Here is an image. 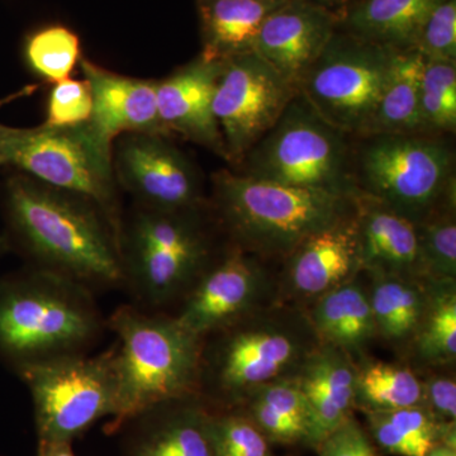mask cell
Returning a JSON list of instances; mask_svg holds the SVG:
<instances>
[{"label": "cell", "mask_w": 456, "mask_h": 456, "mask_svg": "<svg viewBox=\"0 0 456 456\" xmlns=\"http://www.w3.org/2000/svg\"><path fill=\"white\" fill-rule=\"evenodd\" d=\"M9 240L32 266L94 289L123 285L119 241L92 200L14 171L0 191Z\"/></svg>", "instance_id": "obj_1"}, {"label": "cell", "mask_w": 456, "mask_h": 456, "mask_svg": "<svg viewBox=\"0 0 456 456\" xmlns=\"http://www.w3.org/2000/svg\"><path fill=\"white\" fill-rule=\"evenodd\" d=\"M320 344L305 310L260 308L203 338L200 398L212 410L237 408L264 384L296 377Z\"/></svg>", "instance_id": "obj_2"}, {"label": "cell", "mask_w": 456, "mask_h": 456, "mask_svg": "<svg viewBox=\"0 0 456 456\" xmlns=\"http://www.w3.org/2000/svg\"><path fill=\"white\" fill-rule=\"evenodd\" d=\"M107 326L118 338L113 346L116 407L108 434L165 402L200 395L203 338L175 314L122 305Z\"/></svg>", "instance_id": "obj_3"}, {"label": "cell", "mask_w": 456, "mask_h": 456, "mask_svg": "<svg viewBox=\"0 0 456 456\" xmlns=\"http://www.w3.org/2000/svg\"><path fill=\"white\" fill-rule=\"evenodd\" d=\"M208 206L227 244L261 260L278 261L314 233L355 212L354 198L287 187L232 169L211 176Z\"/></svg>", "instance_id": "obj_4"}, {"label": "cell", "mask_w": 456, "mask_h": 456, "mask_svg": "<svg viewBox=\"0 0 456 456\" xmlns=\"http://www.w3.org/2000/svg\"><path fill=\"white\" fill-rule=\"evenodd\" d=\"M103 320L93 290L47 270L0 278V360L14 371L86 354Z\"/></svg>", "instance_id": "obj_5"}, {"label": "cell", "mask_w": 456, "mask_h": 456, "mask_svg": "<svg viewBox=\"0 0 456 456\" xmlns=\"http://www.w3.org/2000/svg\"><path fill=\"white\" fill-rule=\"evenodd\" d=\"M215 224L209 206L183 211L136 206L122 221L123 285L137 307L164 312L182 303L224 248H216Z\"/></svg>", "instance_id": "obj_6"}, {"label": "cell", "mask_w": 456, "mask_h": 456, "mask_svg": "<svg viewBox=\"0 0 456 456\" xmlns=\"http://www.w3.org/2000/svg\"><path fill=\"white\" fill-rule=\"evenodd\" d=\"M353 140L358 193L379 200L413 224L456 194L452 137L382 134Z\"/></svg>", "instance_id": "obj_7"}, {"label": "cell", "mask_w": 456, "mask_h": 456, "mask_svg": "<svg viewBox=\"0 0 456 456\" xmlns=\"http://www.w3.org/2000/svg\"><path fill=\"white\" fill-rule=\"evenodd\" d=\"M113 146L90 122L32 128L0 125V167L92 200L119 241L122 212L113 170Z\"/></svg>", "instance_id": "obj_8"}, {"label": "cell", "mask_w": 456, "mask_h": 456, "mask_svg": "<svg viewBox=\"0 0 456 456\" xmlns=\"http://www.w3.org/2000/svg\"><path fill=\"white\" fill-rule=\"evenodd\" d=\"M231 169L287 187L347 198L358 194L353 140L314 112L299 93L241 163Z\"/></svg>", "instance_id": "obj_9"}, {"label": "cell", "mask_w": 456, "mask_h": 456, "mask_svg": "<svg viewBox=\"0 0 456 456\" xmlns=\"http://www.w3.org/2000/svg\"><path fill=\"white\" fill-rule=\"evenodd\" d=\"M31 393L38 445L73 444L116 407L114 350L61 356L17 371Z\"/></svg>", "instance_id": "obj_10"}, {"label": "cell", "mask_w": 456, "mask_h": 456, "mask_svg": "<svg viewBox=\"0 0 456 456\" xmlns=\"http://www.w3.org/2000/svg\"><path fill=\"white\" fill-rule=\"evenodd\" d=\"M395 51L338 28L298 84V93L351 139L367 134L391 74Z\"/></svg>", "instance_id": "obj_11"}, {"label": "cell", "mask_w": 456, "mask_h": 456, "mask_svg": "<svg viewBox=\"0 0 456 456\" xmlns=\"http://www.w3.org/2000/svg\"><path fill=\"white\" fill-rule=\"evenodd\" d=\"M298 90L256 53L222 62L213 99L231 167L277 123Z\"/></svg>", "instance_id": "obj_12"}, {"label": "cell", "mask_w": 456, "mask_h": 456, "mask_svg": "<svg viewBox=\"0 0 456 456\" xmlns=\"http://www.w3.org/2000/svg\"><path fill=\"white\" fill-rule=\"evenodd\" d=\"M277 273L269 263L232 245L213 261L180 303V322L200 338L274 305Z\"/></svg>", "instance_id": "obj_13"}, {"label": "cell", "mask_w": 456, "mask_h": 456, "mask_svg": "<svg viewBox=\"0 0 456 456\" xmlns=\"http://www.w3.org/2000/svg\"><path fill=\"white\" fill-rule=\"evenodd\" d=\"M113 145L117 183L136 206L159 211H183L208 206L196 165L169 137L126 134Z\"/></svg>", "instance_id": "obj_14"}, {"label": "cell", "mask_w": 456, "mask_h": 456, "mask_svg": "<svg viewBox=\"0 0 456 456\" xmlns=\"http://www.w3.org/2000/svg\"><path fill=\"white\" fill-rule=\"evenodd\" d=\"M277 272V305L310 307L335 288L362 274L355 212L296 246Z\"/></svg>", "instance_id": "obj_15"}, {"label": "cell", "mask_w": 456, "mask_h": 456, "mask_svg": "<svg viewBox=\"0 0 456 456\" xmlns=\"http://www.w3.org/2000/svg\"><path fill=\"white\" fill-rule=\"evenodd\" d=\"M222 62L198 55L173 74L158 80V112L167 134L215 152L226 160V150L213 112V99L220 79Z\"/></svg>", "instance_id": "obj_16"}, {"label": "cell", "mask_w": 456, "mask_h": 456, "mask_svg": "<svg viewBox=\"0 0 456 456\" xmlns=\"http://www.w3.org/2000/svg\"><path fill=\"white\" fill-rule=\"evenodd\" d=\"M338 28V20L308 0H285L263 27L254 53L298 90L303 75Z\"/></svg>", "instance_id": "obj_17"}, {"label": "cell", "mask_w": 456, "mask_h": 456, "mask_svg": "<svg viewBox=\"0 0 456 456\" xmlns=\"http://www.w3.org/2000/svg\"><path fill=\"white\" fill-rule=\"evenodd\" d=\"M93 97L90 125L107 143L126 134L170 137L160 121L156 101L158 80L137 79L112 73L86 57L79 61Z\"/></svg>", "instance_id": "obj_18"}, {"label": "cell", "mask_w": 456, "mask_h": 456, "mask_svg": "<svg viewBox=\"0 0 456 456\" xmlns=\"http://www.w3.org/2000/svg\"><path fill=\"white\" fill-rule=\"evenodd\" d=\"M354 204L362 273L428 279L416 224L365 194Z\"/></svg>", "instance_id": "obj_19"}, {"label": "cell", "mask_w": 456, "mask_h": 456, "mask_svg": "<svg viewBox=\"0 0 456 456\" xmlns=\"http://www.w3.org/2000/svg\"><path fill=\"white\" fill-rule=\"evenodd\" d=\"M211 407L200 395L165 402L134 419L126 456H215ZM131 422V424H132Z\"/></svg>", "instance_id": "obj_20"}, {"label": "cell", "mask_w": 456, "mask_h": 456, "mask_svg": "<svg viewBox=\"0 0 456 456\" xmlns=\"http://www.w3.org/2000/svg\"><path fill=\"white\" fill-rule=\"evenodd\" d=\"M294 379L314 412L318 445L354 416L356 362L338 347L320 344Z\"/></svg>", "instance_id": "obj_21"}, {"label": "cell", "mask_w": 456, "mask_h": 456, "mask_svg": "<svg viewBox=\"0 0 456 456\" xmlns=\"http://www.w3.org/2000/svg\"><path fill=\"white\" fill-rule=\"evenodd\" d=\"M367 275V290L378 340L386 342L398 360L403 362L428 311L434 281L382 273H368Z\"/></svg>", "instance_id": "obj_22"}, {"label": "cell", "mask_w": 456, "mask_h": 456, "mask_svg": "<svg viewBox=\"0 0 456 456\" xmlns=\"http://www.w3.org/2000/svg\"><path fill=\"white\" fill-rule=\"evenodd\" d=\"M285 0H197L202 51L209 61L224 62L255 51L266 18Z\"/></svg>", "instance_id": "obj_23"}, {"label": "cell", "mask_w": 456, "mask_h": 456, "mask_svg": "<svg viewBox=\"0 0 456 456\" xmlns=\"http://www.w3.org/2000/svg\"><path fill=\"white\" fill-rule=\"evenodd\" d=\"M359 277L335 288L305 310L321 344L344 350L355 362L367 356L378 340L367 287Z\"/></svg>", "instance_id": "obj_24"}, {"label": "cell", "mask_w": 456, "mask_h": 456, "mask_svg": "<svg viewBox=\"0 0 456 456\" xmlns=\"http://www.w3.org/2000/svg\"><path fill=\"white\" fill-rule=\"evenodd\" d=\"M237 410L244 412L272 444L317 446L314 412L294 378L264 384Z\"/></svg>", "instance_id": "obj_25"}, {"label": "cell", "mask_w": 456, "mask_h": 456, "mask_svg": "<svg viewBox=\"0 0 456 456\" xmlns=\"http://www.w3.org/2000/svg\"><path fill=\"white\" fill-rule=\"evenodd\" d=\"M443 0H355L338 28L392 51L415 50L422 26Z\"/></svg>", "instance_id": "obj_26"}, {"label": "cell", "mask_w": 456, "mask_h": 456, "mask_svg": "<svg viewBox=\"0 0 456 456\" xmlns=\"http://www.w3.org/2000/svg\"><path fill=\"white\" fill-rule=\"evenodd\" d=\"M368 434L386 454L425 456L437 444L456 436V422L440 424L425 407L364 413Z\"/></svg>", "instance_id": "obj_27"}, {"label": "cell", "mask_w": 456, "mask_h": 456, "mask_svg": "<svg viewBox=\"0 0 456 456\" xmlns=\"http://www.w3.org/2000/svg\"><path fill=\"white\" fill-rule=\"evenodd\" d=\"M424 62L415 50L395 51L391 74L364 136L421 134L419 89Z\"/></svg>", "instance_id": "obj_28"}, {"label": "cell", "mask_w": 456, "mask_h": 456, "mask_svg": "<svg viewBox=\"0 0 456 456\" xmlns=\"http://www.w3.org/2000/svg\"><path fill=\"white\" fill-rule=\"evenodd\" d=\"M425 407L419 374L407 362L362 356L356 362L355 410L362 413Z\"/></svg>", "instance_id": "obj_29"}, {"label": "cell", "mask_w": 456, "mask_h": 456, "mask_svg": "<svg viewBox=\"0 0 456 456\" xmlns=\"http://www.w3.org/2000/svg\"><path fill=\"white\" fill-rule=\"evenodd\" d=\"M417 373L456 364V281H434L430 303L403 360Z\"/></svg>", "instance_id": "obj_30"}, {"label": "cell", "mask_w": 456, "mask_h": 456, "mask_svg": "<svg viewBox=\"0 0 456 456\" xmlns=\"http://www.w3.org/2000/svg\"><path fill=\"white\" fill-rule=\"evenodd\" d=\"M421 134L454 136L456 61L425 60L419 89Z\"/></svg>", "instance_id": "obj_31"}, {"label": "cell", "mask_w": 456, "mask_h": 456, "mask_svg": "<svg viewBox=\"0 0 456 456\" xmlns=\"http://www.w3.org/2000/svg\"><path fill=\"white\" fill-rule=\"evenodd\" d=\"M23 59L33 73L42 79L61 82L68 79L82 59L79 36L66 26L42 27L27 36Z\"/></svg>", "instance_id": "obj_32"}, {"label": "cell", "mask_w": 456, "mask_h": 456, "mask_svg": "<svg viewBox=\"0 0 456 456\" xmlns=\"http://www.w3.org/2000/svg\"><path fill=\"white\" fill-rule=\"evenodd\" d=\"M430 281H456V194L416 224Z\"/></svg>", "instance_id": "obj_33"}, {"label": "cell", "mask_w": 456, "mask_h": 456, "mask_svg": "<svg viewBox=\"0 0 456 456\" xmlns=\"http://www.w3.org/2000/svg\"><path fill=\"white\" fill-rule=\"evenodd\" d=\"M208 430L215 456H274L273 444L237 408H211Z\"/></svg>", "instance_id": "obj_34"}, {"label": "cell", "mask_w": 456, "mask_h": 456, "mask_svg": "<svg viewBox=\"0 0 456 456\" xmlns=\"http://www.w3.org/2000/svg\"><path fill=\"white\" fill-rule=\"evenodd\" d=\"M415 51L425 60L456 61V0H443L428 17Z\"/></svg>", "instance_id": "obj_35"}, {"label": "cell", "mask_w": 456, "mask_h": 456, "mask_svg": "<svg viewBox=\"0 0 456 456\" xmlns=\"http://www.w3.org/2000/svg\"><path fill=\"white\" fill-rule=\"evenodd\" d=\"M93 112L92 90L86 80L53 83L47 102L46 125L74 126L88 122Z\"/></svg>", "instance_id": "obj_36"}, {"label": "cell", "mask_w": 456, "mask_h": 456, "mask_svg": "<svg viewBox=\"0 0 456 456\" xmlns=\"http://www.w3.org/2000/svg\"><path fill=\"white\" fill-rule=\"evenodd\" d=\"M424 387V406L440 424L456 422L455 367L419 373Z\"/></svg>", "instance_id": "obj_37"}, {"label": "cell", "mask_w": 456, "mask_h": 456, "mask_svg": "<svg viewBox=\"0 0 456 456\" xmlns=\"http://www.w3.org/2000/svg\"><path fill=\"white\" fill-rule=\"evenodd\" d=\"M320 456H378L368 431L351 416L316 446Z\"/></svg>", "instance_id": "obj_38"}, {"label": "cell", "mask_w": 456, "mask_h": 456, "mask_svg": "<svg viewBox=\"0 0 456 456\" xmlns=\"http://www.w3.org/2000/svg\"><path fill=\"white\" fill-rule=\"evenodd\" d=\"M308 2L314 3V4L318 5V7L325 9V11L331 13L332 16L338 20V23H340L342 18L345 17V14H346V12L349 11L351 4H353L355 0H308Z\"/></svg>", "instance_id": "obj_39"}, {"label": "cell", "mask_w": 456, "mask_h": 456, "mask_svg": "<svg viewBox=\"0 0 456 456\" xmlns=\"http://www.w3.org/2000/svg\"><path fill=\"white\" fill-rule=\"evenodd\" d=\"M73 444H47L38 445L36 456H77L71 449Z\"/></svg>", "instance_id": "obj_40"}, {"label": "cell", "mask_w": 456, "mask_h": 456, "mask_svg": "<svg viewBox=\"0 0 456 456\" xmlns=\"http://www.w3.org/2000/svg\"><path fill=\"white\" fill-rule=\"evenodd\" d=\"M425 456H456V448L444 445V444H437Z\"/></svg>", "instance_id": "obj_41"}, {"label": "cell", "mask_w": 456, "mask_h": 456, "mask_svg": "<svg viewBox=\"0 0 456 456\" xmlns=\"http://www.w3.org/2000/svg\"><path fill=\"white\" fill-rule=\"evenodd\" d=\"M5 245H7V240L2 239V237H0V254L4 251Z\"/></svg>", "instance_id": "obj_42"}, {"label": "cell", "mask_w": 456, "mask_h": 456, "mask_svg": "<svg viewBox=\"0 0 456 456\" xmlns=\"http://www.w3.org/2000/svg\"><path fill=\"white\" fill-rule=\"evenodd\" d=\"M0 104H2V102H0ZM0 169H2V167H0Z\"/></svg>", "instance_id": "obj_43"}]
</instances>
